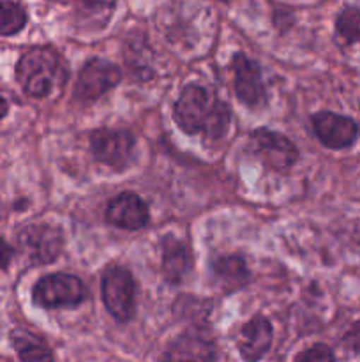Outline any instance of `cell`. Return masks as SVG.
I'll use <instances>...</instances> for the list:
<instances>
[{"label":"cell","instance_id":"cell-1","mask_svg":"<svg viewBox=\"0 0 360 362\" xmlns=\"http://www.w3.org/2000/svg\"><path fill=\"white\" fill-rule=\"evenodd\" d=\"M173 119L187 134H203L219 140L226 134L232 120L228 105L201 85H186L173 105Z\"/></svg>","mask_w":360,"mask_h":362},{"label":"cell","instance_id":"cell-2","mask_svg":"<svg viewBox=\"0 0 360 362\" xmlns=\"http://www.w3.org/2000/svg\"><path fill=\"white\" fill-rule=\"evenodd\" d=\"M18 83L32 98H49L62 92L69 71L62 55L49 46H37L21 55L16 66Z\"/></svg>","mask_w":360,"mask_h":362},{"label":"cell","instance_id":"cell-3","mask_svg":"<svg viewBox=\"0 0 360 362\" xmlns=\"http://www.w3.org/2000/svg\"><path fill=\"white\" fill-rule=\"evenodd\" d=\"M32 299L44 310L74 308L87 299V286L73 274H48L39 279L32 292Z\"/></svg>","mask_w":360,"mask_h":362},{"label":"cell","instance_id":"cell-4","mask_svg":"<svg viewBox=\"0 0 360 362\" xmlns=\"http://www.w3.org/2000/svg\"><path fill=\"white\" fill-rule=\"evenodd\" d=\"M102 300L115 320L129 322L136 306V285L133 274L120 265L108 267L102 274Z\"/></svg>","mask_w":360,"mask_h":362},{"label":"cell","instance_id":"cell-5","mask_svg":"<svg viewBox=\"0 0 360 362\" xmlns=\"http://www.w3.org/2000/svg\"><path fill=\"white\" fill-rule=\"evenodd\" d=\"M90 148L99 163L124 170L133 163L136 140L129 131L97 129L90 134Z\"/></svg>","mask_w":360,"mask_h":362},{"label":"cell","instance_id":"cell-6","mask_svg":"<svg viewBox=\"0 0 360 362\" xmlns=\"http://www.w3.org/2000/svg\"><path fill=\"white\" fill-rule=\"evenodd\" d=\"M251 151L263 165L275 172L292 168L299 159L295 144L284 134L270 129H256L251 134Z\"/></svg>","mask_w":360,"mask_h":362},{"label":"cell","instance_id":"cell-7","mask_svg":"<svg viewBox=\"0 0 360 362\" xmlns=\"http://www.w3.org/2000/svg\"><path fill=\"white\" fill-rule=\"evenodd\" d=\"M120 78L122 73L115 64L102 59H92L80 71V76L74 85V95L80 101L92 103L116 87Z\"/></svg>","mask_w":360,"mask_h":362},{"label":"cell","instance_id":"cell-8","mask_svg":"<svg viewBox=\"0 0 360 362\" xmlns=\"http://www.w3.org/2000/svg\"><path fill=\"white\" fill-rule=\"evenodd\" d=\"M20 246L34 264H52L64 247V233L55 225H30L20 233Z\"/></svg>","mask_w":360,"mask_h":362},{"label":"cell","instance_id":"cell-9","mask_svg":"<svg viewBox=\"0 0 360 362\" xmlns=\"http://www.w3.org/2000/svg\"><path fill=\"white\" fill-rule=\"evenodd\" d=\"M233 69V85H235L236 98L249 108H258L267 99V88H265L261 67L256 60H251L244 53H236L232 59Z\"/></svg>","mask_w":360,"mask_h":362},{"label":"cell","instance_id":"cell-10","mask_svg":"<svg viewBox=\"0 0 360 362\" xmlns=\"http://www.w3.org/2000/svg\"><path fill=\"white\" fill-rule=\"evenodd\" d=\"M311 122L318 140L334 151L352 147L359 136V126L355 120L339 113L320 112L311 119Z\"/></svg>","mask_w":360,"mask_h":362},{"label":"cell","instance_id":"cell-11","mask_svg":"<svg viewBox=\"0 0 360 362\" xmlns=\"http://www.w3.org/2000/svg\"><path fill=\"white\" fill-rule=\"evenodd\" d=\"M150 219L147 204L138 194L120 193L112 198L106 207V221L122 230H140Z\"/></svg>","mask_w":360,"mask_h":362},{"label":"cell","instance_id":"cell-12","mask_svg":"<svg viewBox=\"0 0 360 362\" xmlns=\"http://www.w3.org/2000/svg\"><path fill=\"white\" fill-rule=\"evenodd\" d=\"M274 338V329L268 318L256 317L242 327L239 339L240 356L246 361H260L268 352Z\"/></svg>","mask_w":360,"mask_h":362},{"label":"cell","instance_id":"cell-13","mask_svg":"<svg viewBox=\"0 0 360 362\" xmlns=\"http://www.w3.org/2000/svg\"><path fill=\"white\" fill-rule=\"evenodd\" d=\"M191 269V255L179 240L168 239L162 251V274L168 283L179 285Z\"/></svg>","mask_w":360,"mask_h":362},{"label":"cell","instance_id":"cell-14","mask_svg":"<svg viewBox=\"0 0 360 362\" xmlns=\"http://www.w3.org/2000/svg\"><path fill=\"white\" fill-rule=\"evenodd\" d=\"M113 9H115V0H76L74 13L81 28L99 30L106 27Z\"/></svg>","mask_w":360,"mask_h":362},{"label":"cell","instance_id":"cell-15","mask_svg":"<svg viewBox=\"0 0 360 362\" xmlns=\"http://www.w3.org/2000/svg\"><path fill=\"white\" fill-rule=\"evenodd\" d=\"M214 276L226 290H235L249 281V271L240 257H222L214 262Z\"/></svg>","mask_w":360,"mask_h":362},{"label":"cell","instance_id":"cell-16","mask_svg":"<svg viewBox=\"0 0 360 362\" xmlns=\"http://www.w3.org/2000/svg\"><path fill=\"white\" fill-rule=\"evenodd\" d=\"M13 345L16 349L18 357L21 361H52L53 359V352L48 349L42 339L35 338L32 336L30 332H23V331H16L13 334Z\"/></svg>","mask_w":360,"mask_h":362},{"label":"cell","instance_id":"cell-17","mask_svg":"<svg viewBox=\"0 0 360 362\" xmlns=\"http://www.w3.org/2000/svg\"><path fill=\"white\" fill-rule=\"evenodd\" d=\"M27 25V11L11 0L0 2V35H14Z\"/></svg>","mask_w":360,"mask_h":362},{"label":"cell","instance_id":"cell-18","mask_svg":"<svg viewBox=\"0 0 360 362\" xmlns=\"http://www.w3.org/2000/svg\"><path fill=\"white\" fill-rule=\"evenodd\" d=\"M337 35L348 45L360 42V7H346L335 18Z\"/></svg>","mask_w":360,"mask_h":362},{"label":"cell","instance_id":"cell-19","mask_svg":"<svg viewBox=\"0 0 360 362\" xmlns=\"http://www.w3.org/2000/svg\"><path fill=\"white\" fill-rule=\"evenodd\" d=\"M335 354L328 349L327 345H313L307 349L306 352L299 354L296 361H311V362H325V361H334Z\"/></svg>","mask_w":360,"mask_h":362},{"label":"cell","instance_id":"cell-20","mask_svg":"<svg viewBox=\"0 0 360 362\" xmlns=\"http://www.w3.org/2000/svg\"><path fill=\"white\" fill-rule=\"evenodd\" d=\"M344 346L349 352L359 354L360 356V322L356 325H353V327L346 332Z\"/></svg>","mask_w":360,"mask_h":362},{"label":"cell","instance_id":"cell-21","mask_svg":"<svg viewBox=\"0 0 360 362\" xmlns=\"http://www.w3.org/2000/svg\"><path fill=\"white\" fill-rule=\"evenodd\" d=\"M11 258H13V250H11V246L6 240L0 239V269L6 267L11 262Z\"/></svg>","mask_w":360,"mask_h":362},{"label":"cell","instance_id":"cell-22","mask_svg":"<svg viewBox=\"0 0 360 362\" xmlns=\"http://www.w3.org/2000/svg\"><path fill=\"white\" fill-rule=\"evenodd\" d=\"M352 235H353V240H356V243L360 244V221L355 223V226H353Z\"/></svg>","mask_w":360,"mask_h":362},{"label":"cell","instance_id":"cell-23","mask_svg":"<svg viewBox=\"0 0 360 362\" xmlns=\"http://www.w3.org/2000/svg\"><path fill=\"white\" fill-rule=\"evenodd\" d=\"M6 115H7V103L6 99L0 98V119H4Z\"/></svg>","mask_w":360,"mask_h":362}]
</instances>
